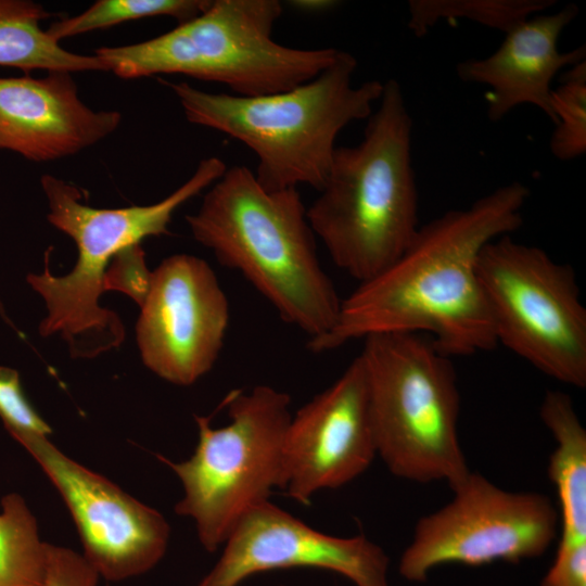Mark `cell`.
I'll list each match as a JSON object with an SVG mask.
<instances>
[{
  "mask_svg": "<svg viewBox=\"0 0 586 586\" xmlns=\"http://www.w3.org/2000/svg\"><path fill=\"white\" fill-rule=\"evenodd\" d=\"M214 568L198 586H238L275 569L317 568L339 573L356 586H388V558L365 536L319 532L269 500L233 528Z\"/></svg>",
  "mask_w": 586,
  "mask_h": 586,
  "instance_id": "obj_14",
  "label": "cell"
},
{
  "mask_svg": "<svg viewBox=\"0 0 586 586\" xmlns=\"http://www.w3.org/2000/svg\"><path fill=\"white\" fill-rule=\"evenodd\" d=\"M378 456L365 366L357 356L328 388L292 415L281 489L306 505L362 474Z\"/></svg>",
  "mask_w": 586,
  "mask_h": 586,
  "instance_id": "obj_13",
  "label": "cell"
},
{
  "mask_svg": "<svg viewBox=\"0 0 586 586\" xmlns=\"http://www.w3.org/2000/svg\"><path fill=\"white\" fill-rule=\"evenodd\" d=\"M555 0H411L408 28L424 36L442 20L463 18L506 34L520 22L546 12Z\"/></svg>",
  "mask_w": 586,
  "mask_h": 586,
  "instance_id": "obj_20",
  "label": "cell"
},
{
  "mask_svg": "<svg viewBox=\"0 0 586 586\" xmlns=\"http://www.w3.org/2000/svg\"><path fill=\"white\" fill-rule=\"evenodd\" d=\"M440 510L421 518L399 560V573L423 582L435 566L518 563L542 556L552 544L559 514L549 497L502 489L470 472Z\"/></svg>",
  "mask_w": 586,
  "mask_h": 586,
  "instance_id": "obj_10",
  "label": "cell"
},
{
  "mask_svg": "<svg viewBox=\"0 0 586 586\" xmlns=\"http://www.w3.org/2000/svg\"><path fill=\"white\" fill-rule=\"evenodd\" d=\"M282 14L277 0H213L191 20L157 37L101 47L106 72L132 79L181 74L226 85L232 94L257 97L304 84L333 63L339 49H300L272 39Z\"/></svg>",
  "mask_w": 586,
  "mask_h": 586,
  "instance_id": "obj_6",
  "label": "cell"
},
{
  "mask_svg": "<svg viewBox=\"0 0 586 586\" xmlns=\"http://www.w3.org/2000/svg\"><path fill=\"white\" fill-rule=\"evenodd\" d=\"M136 326L142 361L176 385L195 383L215 365L229 324V303L211 266L171 255L152 271Z\"/></svg>",
  "mask_w": 586,
  "mask_h": 586,
  "instance_id": "obj_12",
  "label": "cell"
},
{
  "mask_svg": "<svg viewBox=\"0 0 586 586\" xmlns=\"http://www.w3.org/2000/svg\"><path fill=\"white\" fill-rule=\"evenodd\" d=\"M293 4L300 9H305L307 11L314 10H323L328 9L335 4L333 1H321V0H308V1H294Z\"/></svg>",
  "mask_w": 586,
  "mask_h": 586,
  "instance_id": "obj_27",
  "label": "cell"
},
{
  "mask_svg": "<svg viewBox=\"0 0 586 586\" xmlns=\"http://www.w3.org/2000/svg\"><path fill=\"white\" fill-rule=\"evenodd\" d=\"M497 344L562 383L586 386V308L572 267L510 235L476 264Z\"/></svg>",
  "mask_w": 586,
  "mask_h": 586,
  "instance_id": "obj_9",
  "label": "cell"
},
{
  "mask_svg": "<svg viewBox=\"0 0 586 586\" xmlns=\"http://www.w3.org/2000/svg\"><path fill=\"white\" fill-rule=\"evenodd\" d=\"M367 119L358 144L336 146L319 195L307 208L332 262L358 283L392 265L419 228L412 118L398 81L384 82L379 106Z\"/></svg>",
  "mask_w": 586,
  "mask_h": 586,
  "instance_id": "obj_3",
  "label": "cell"
},
{
  "mask_svg": "<svg viewBox=\"0 0 586 586\" xmlns=\"http://www.w3.org/2000/svg\"><path fill=\"white\" fill-rule=\"evenodd\" d=\"M209 2V0H98L77 15L51 23L46 30L52 39L60 42L73 36L144 17L170 16L182 23L199 15Z\"/></svg>",
  "mask_w": 586,
  "mask_h": 586,
  "instance_id": "obj_21",
  "label": "cell"
},
{
  "mask_svg": "<svg viewBox=\"0 0 586 586\" xmlns=\"http://www.w3.org/2000/svg\"><path fill=\"white\" fill-rule=\"evenodd\" d=\"M219 175L214 162L203 160L192 176L162 201L120 208L89 206L81 202L77 187L42 175L47 219L75 242L78 257L71 272L53 276L46 255L43 271L26 277L46 304L47 316L39 324L41 336L59 334L73 358H94L119 347L125 339L124 324L115 311L99 304L112 258L146 237L167 234L174 213L211 187Z\"/></svg>",
  "mask_w": 586,
  "mask_h": 586,
  "instance_id": "obj_5",
  "label": "cell"
},
{
  "mask_svg": "<svg viewBox=\"0 0 586 586\" xmlns=\"http://www.w3.org/2000/svg\"><path fill=\"white\" fill-rule=\"evenodd\" d=\"M18 443L60 493L78 530L82 556L100 577L125 581L162 560L170 536L162 513L67 457L48 436H28Z\"/></svg>",
  "mask_w": 586,
  "mask_h": 586,
  "instance_id": "obj_11",
  "label": "cell"
},
{
  "mask_svg": "<svg viewBox=\"0 0 586 586\" xmlns=\"http://www.w3.org/2000/svg\"><path fill=\"white\" fill-rule=\"evenodd\" d=\"M290 404L289 394L269 385L233 392L226 399L228 424L212 428L209 418L194 416L193 455L180 462L162 458L183 487L175 512L193 520L207 551L222 546L242 518L281 487Z\"/></svg>",
  "mask_w": 586,
  "mask_h": 586,
  "instance_id": "obj_8",
  "label": "cell"
},
{
  "mask_svg": "<svg viewBox=\"0 0 586 586\" xmlns=\"http://www.w3.org/2000/svg\"><path fill=\"white\" fill-rule=\"evenodd\" d=\"M0 316L3 317V319L12 326V322L8 319L7 315H5V310H4V307L0 301Z\"/></svg>",
  "mask_w": 586,
  "mask_h": 586,
  "instance_id": "obj_28",
  "label": "cell"
},
{
  "mask_svg": "<svg viewBox=\"0 0 586 586\" xmlns=\"http://www.w3.org/2000/svg\"><path fill=\"white\" fill-rule=\"evenodd\" d=\"M377 451L397 477L445 481L451 489L471 472L458 436L460 395L448 356L419 333L364 339Z\"/></svg>",
  "mask_w": 586,
  "mask_h": 586,
  "instance_id": "obj_7",
  "label": "cell"
},
{
  "mask_svg": "<svg viewBox=\"0 0 586 586\" xmlns=\"http://www.w3.org/2000/svg\"><path fill=\"white\" fill-rule=\"evenodd\" d=\"M356 58L340 50L313 79L285 91L242 97L213 93L186 82H165L188 122L242 142L257 157L254 173L270 191L310 186L319 191L328 176L339 133L367 119L384 82H352Z\"/></svg>",
  "mask_w": 586,
  "mask_h": 586,
  "instance_id": "obj_4",
  "label": "cell"
},
{
  "mask_svg": "<svg viewBox=\"0 0 586 586\" xmlns=\"http://www.w3.org/2000/svg\"><path fill=\"white\" fill-rule=\"evenodd\" d=\"M540 586H586V539H560Z\"/></svg>",
  "mask_w": 586,
  "mask_h": 586,
  "instance_id": "obj_26",
  "label": "cell"
},
{
  "mask_svg": "<svg viewBox=\"0 0 586 586\" xmlns=\"http://www.w3.org/2000/svg\"><path fill=\"white\" fill-rule=\"evenodd\" d=\"M196 242L240 272L280 318L307 334H327L342 300L323 270L297 188L267 190L245 166L227 168L186 216Z\"/></svg>",
  "mask_w": 586,
  "mask_h": 586,
  "instance_id": "obj_2",
  "label": "cell"
},
{
  "mask_svg": "<svg viewBox=\"0 0 586 586\" xmlns=\"http://www.w3.org/2000/svg\"><path fill=\"white\" fill-rule=\"evenodd\" d=\"M578 14L569 3L556 13H539L505 34L498 49L483 59H469L457 67L458 77L468 84L485 85L487 117L497 122L522 104L539 109L555 124L551 84L563 68L585 61L586 49L561 52L560 35Z\"/></svg>",
  "mask_w": 586,
  "mask_h": 586,
  "instance_id": "obj_16",
  "label": "cell"
},
{
  "mask_svg": "<svg viewBox=\"0 0 586 586\" xmlns=\"http://www.w3.org/2000/svg\"><path fill=\"white\" fill-rule=\"evenodd\" d=\"M99 574L82 555L62 546L47 544L42 586H97Z\"/></svg>",
  "mask_w": 586,
  "mask_h": 586,
  "instance_id": "obj_25",
  "label": "cell"
},
{
  "mask_svg": "<svg viewBox=\"0 0 586 586\" xmlns=\"http://www.w3.org/2000/svg\"><path fill=\"white\" fill-rule=\"evenodd\" d=\"M539 413L557 443L547 472L559 498L560 539H586V430L560 391L546 393Z\"/></svg>",
  "mask_w": 586,
  "mask_h": 586,
  "instance_id": "obj_17",
  "label": "cell"
},
{
  "mask_svg": "<svg viewBox=\"0 0 586 586\" xmlns=\"http://www.w3.org/2000/svg\"><path fill=\"white\" fill-rule=\"evenodd\" d=\"M47 543L23 497L5 495L0 512V586H42Z\"/></svg>",
  "mask_w": 586,
  "mask_h": 586,
  "instance_id": "obj_19",
  "label": "cell"
},
{
  "mask_svg": "<svg viewBox=\"0 0 586 586\" xmlns=\"http://www.w3.org/2000/svg\"><path fill=\"white\" fill-rule=\"evenodd\" d=\"M115 110H93L79 98L68 72L0 78V149L33 162L77 154L112 135Z\"/></svg>",
  "mask_w": 586,
  "mask_h": 586,
  "instance_id": "obj_15",
  "label": "cell"
},
{
  "mask_svg": "<svg viewBox=\"0 0 586 586\" xmlns=\"http://www.w3.org/2000/svg\"><path fill=\"white\" fill-rule=\"evenodd\" d=\"M528 196L513 181L419 227L392 265L342 300L334 327L308 348L323 353L380 333H425L448 357L496 347L476 264L488 242L521 227Z\"/></svg>",
  "mask_w": 586,
  "mask_h": 586,
  "instance_id": "obj_1",
  "label": "cell"
},
{
  "mask_svg": "<svg viewBox=\"0 0 586 586\" xmlns=\"http://www.w3.org/2000/svg\"><path fill=\"white\" fill-rule=\"evenodd\" d=\"M151 280L152 272L146 267L145 253L140 244H133L112 258L103 278V291L122 292L140 307L148 295Z\"/></svg>",
  "mask_w": 586,
  "mask_h": 586,
  "instance_id": "obj_24",
  "label": "cell"
},
{
  "mask_svg": "<svg viewBox=\"0 0 586 586\" xmlns=\"http://www.w3.org/2000/svg\"><path fill=\"white\" fill-rule=\"evenodd\" d=\"M555 130L550 151L560 161H571L586 152V61L561 73L552 89Z\"/></svg>",
  "mask_w": 586,
  "mask_h": 586,
  "instance_id": "obj_22",
  "label": "cell"
},
{
  "mask_svg": "<svg viewBox=\"0 0 586 586\" xmlns=\"http://www.w3.org/2000/svg\"><path fill=\"white\" fill-rule=\"evenodd\" d=\"M51 15L30 0H0V66L25 72H106L94 54L67 51L48 35L40 23Z\"/></svg>",
  "mask_w": 586,
  "mask_h": 586,
  "instance_id": "obj_18",
  "label": "cell"
},
{
  "mask_svg": "<svg viewBox=\"0 0 586 586\" xmlns=\"http://www.w3.org/2000/svg\"><path fill=\"white\" fill-rule=\"evenodd\" d=\"M0 418L5 430L16 441L51 433L49 424L41 419L27 400L15 369L0 366Z\"/></svg>",
  "mask_w": 586,
  "mask_h": 586,
  "instance_id": "obj_23",
  "label": "cell"
}]
</instances>
